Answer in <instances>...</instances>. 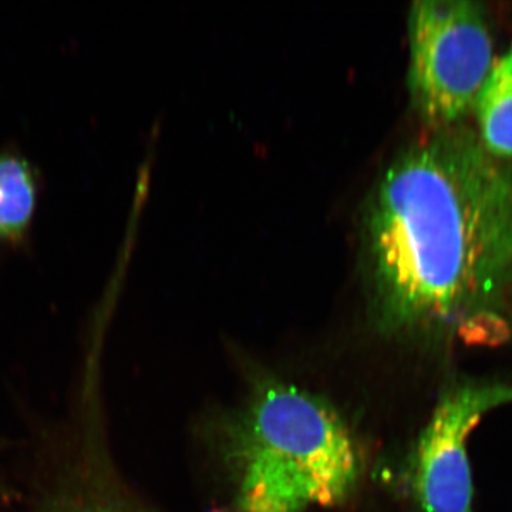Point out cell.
Here are the masks:
<instances>
[{"instance_id": "cell-7", "label": "cell", "mask_w": 512, "mask_h": 512, "mask_svg": "<svg viewBox=\"0 0 512 512\" xmlns=\"http://www.w3.org/2000/svg\"><path fill=\"white\" fill-rule=\"evenodd\" d=\"M50 512H119L114 508L106 507V505L97 504H76L69 505V507L57 508L55 511Z\"/></svg>"}, {"instance_id": "cell-5", "label": "cell", "mask_w": 512, "mask_h": 512, "mask_svg": "<svg viewBox=\"0 0 512 512\" xmlns=\"http://www.w3.org/2000/svg\"><path fill=\"white\" fill-rule=\"evenodd\" d=\"M477 134L500 160L512 161V45L495 60L474 104Z\"/></svg>"}, {"instance_id": "cell-1", "label": "cell", "mask_w": 512, "mask_h": 512, "mask_svg": "<svg viewBox=\"0 0 512 512\" xmlns=\"http://www.w3.org/2000/svg\"><path fill=\"white\" fill-rule=\"evenodd\" d=\"M360 262L389 332L444 340L507 326L512 161L494 157L466 123L429 130L367 195Z\"/></svg>"}, {"instance_id": "cell-2", "label": "cell", "mask_w": 512, "mask_h": 512, "mask_svg": "<svg viewBox=\"0 0 512 512\" xmlns=\"http://www.w3.org/2000/svg\"><path fill=\"white\" fill-rule=\"evenodd\" d=\"M234 456L245 512H302L340 503L359 474L355 444L335 412L279 384L252 403Z\"/></svg>"}, {"instance_id": "cell-6", "label": "cell", "mask_w": 512, "mask_h": 512, "mask_svg": "<svg viewBox=\"0 0 512 512\" xmlns=\"http://www.w3.org/2000/svg\"><path fill=\"white\" fill-rule=\"evenodd\" d=\"M36 204L32 171L16 157H0V239H19L29 227Z\"/></svg>"}, {"instance_id": "cell-3", "label": "cell", "mask_w": 512, "mask_h": 512, "mask_svg": "<svg viewBox=\"0 0 512 512\" xmlns=\"http://www.w3.org/2000/svg\"><path fill=\"white\" fill-rule=\"evenodd\" d=\"M410 106L429 130L466 123L494 60L487 6L419 0L407 19Z\"/></svg>"}, {"instance_id": "cell-4", "label": "cell", "mask_w": 512, "mask_h": 512, "mask_svg": "<svg viewBox=\"0 0 512 512\" xmlns=\"http://www.w3.org/2000/svg\"><path fill=\"white\" fill-rule=\"evenodd\" d=\"M508 403L512 380H464L444 392L410 461V488L421 512H474L468 439L485 414Z\"/></svg>"}, {"instance_id": "cell-8", "label": "cell", "mask_w": 512, "mask_h": 512, "mask_svg": "<svg viewBox=\"0 0 512 512\" xmlns=\"http://www.w3.org/2000/svg\"><path fill=\"white\" fill-rule=\"evenodd\" d=\"M507 320H508V323H510L511 328H512V289H511V295H510V302H508Z\"/></svg>"}]
</instances>
